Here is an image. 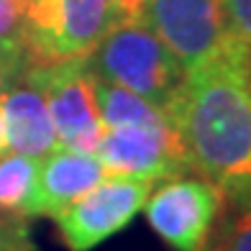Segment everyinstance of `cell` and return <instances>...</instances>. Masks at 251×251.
I'll return each instance as SVG.
<instances>
[{
  "label": "cell",
  "mask_w": 251,
  "mask_h": 251,
  "mask_svg": "<svg viewBox=\"0 0 251 251\" xmlns=\"http://www.w3.org/2000/svg\"><path fill=\"white\" fill-rule=\"evenodd\" d=\"M169 121L187 169L223 192L251 187V72L241 47L187 72Z\"/></svg>",
  "instance_id": "1"
},
{
  "label": "cell",
  "mask_w": 251,
  "mask_h": 251,
  "mask_svg": "<svg viewBox=\"0 0 251 251\" xmlns=\"http://www.w3.org/2000/svg\"><path fill=\"white\" fill-rule=\"evenodd\" d=\"M87 67L93 75L149 100L167 116L187 79L185 67L144 18H128L113 26L87 56Z\"/></svg>",
  "instance_id": "2"
},
{
  "label": "cell",
  "mask_w": 251,
  "mask_h": 251,
  "mask_svg": "<svg viewBox=\"0 0 251 251\" xmlns=\"http://www.w3.org/2000/svg\"><path fill=\"white\" fill-rule=\"evenodd\" d=\"M133 16L128 0H26L24 54L33 67L87 59L105 33Z\"/></svg>",
  "instance_id": "3"
},
{
  "label": "cell",
  "mask_w": 251,
  "mask_h": 251,
  "mask_svg": "<svg viewBox=\"0 0 251 251\" xmlns=\"http://www.w3.org/2000/svg\"><path fill=\"white\" fill-rule=\"evenodd\" d=\"M154 182L136 177L108 175L93 190L77 198L51 218L56 221L59 236L70 251H90L123 231L144 210Z\"/></svg>",
  "instance_id": "4"
},
{
  "label": "cell",
  "mask_w": 251,
  "mask_h": 251,
  "mask_svg": "<svg viewBox=\"0 0 251 251\" xmlns=\"http://www.w3.org/2000/svg\"><path fill=\"white\" fill-rule=\"evenodd\" d=\"M144 24L192 72L231 47L221 0H144Z\"/></svg>",
  "instance_id": "5"
},
{
  "label": "cell",
  "mask_w": 251,
  "mask_h": 251,
  "mask_svg": "<svg viewBox=\"0 0 251 251\" xmlns=\"http://www.w3.org/2000/svg\"><path fill=\"white\" fill-rule=\"evenodd\" d=\"M95 156L108 175L136 179H175L187 169L177 131L169 118L102 128Z\"/></svg>",
  "instance_id": "6"
},
{
  "label": "cell",
  "mask_w": 251,
  "mask_h": 251,
  "mask_svg": "<svg viewBox=\"0 0 251 251\" xmlns=\"http://www.w3.org/2000/svg\"><path fill=\"white\" fill-rule=\"evenodd\" d=\"M226 192L208 179H169L144 202L146 221L175 251H202Z\"/></svg>",
  "instance_id": "7"
},
{
  "label": "cell",
  "mask_w": 251,
  "mask_h": 251,
  "mask_svg": "<svg viewBox=\"0 0 251 251\" xmlns=\"http://www.w3.org/2000/svg\"><path fill=\"white\" fill-rule=\"evenodd\" d=\"M36 75L47 95L56 144L62 149L95 154L102 133V121L87 59L36 67Z\"/></svg>",
  "instance_id": "8"
},
{
  "label": "cell",
  "mask_w": 251,
  "mask_h": 251,
  "mask_svg": "<svg viewBox=\"0 0 251 251\" xmlns=\"http://www.w3.org/2000/svg\"><path fill=\"white\" fill-rule=\"evenodd\" d=\"M0 113L8 151L44 159L59 146L47 95L33 64H26L0 93Z\"/></svg>",
  "instance_id": "9"
},
{
  "label": "cell",
  "mask_w": 251,
  "mask_h": 251,
  "mask_svg": "<svg viewBox=\"0 0 251 251\" xmlns=\"http://www.w3.org/2000/svg\"><path fill=\"white\" fill-rule=\"evenodd\" d=\"M108 172L95 154L72 151L56 146L51 154L39 159V208L41 215H54L67 208L87 190H93Z\"/></svg>",
  "instance_id": "10"
},
{
  "label": "cell",
  "mask_w": 251,
  "mask_h": 251,
  "mask_svg": "<svg viewBox=\"0 0 251 251\" xmlns=\"http://www.w3.org/2000/svg\"><path fill=\"white\" fill-rule=\"evenodd\" d=\"M0 213L36 218L39 208V159L26 154H0Z\"/></svg>",
  "instance_id": "11"
},
{
  "label": "cell",
  "mask_w": 251,
  "mask_h": 251,
  "mask_svg": "<svg viewBox=\"0 0 251 251\" xmlns=\"http://www.w3.org/2000/svg\"><path fill=\"white\" fill-rule=\"evenodd\" d=\"M228 36L236 47H241L251 62V0H221Z\"/></svg>",
  "instance_id": "12"
},
{
  "label": "cell",
  "mask_w": 251,
  "mask_h": 251,
  "mask_svg": "<svg viewBox=\"0 0 251 251\" xmlns=\"http://www.w3.org/2000/svg\"><path fill=\"white\" fill-rule=\"evenodd\" d=\"M24 8L26 0H0V47L24 49Z\"/></svg>",
  "instance_id": "13"
},
{
  "label": "cell",
  "mask_w": 251,
  "mask_h": 251,
  "mask_svg": "<svg viewBox=\"0 0 251 251\" xmlns=\"http://www.w3.org/2000/svg\"><path fill=\"white\" fill-rule=\"evenodd\" d=\"M0 251H36L31 244L26 218L0 213Z\"/></svg>",
  "instance_id": "14"
},
{
  "label": "cell",
  "mask_w": 251,
  "mask_h": 251,
  "mask_svg": "<svg viewBox=\"0 0 251 251\" xmlns=\"http://www.w3.org/2000/svg\"><path fill=\"white\" fill-rule=\"evenodd\" d=\"M221 251H251V202L228 221L221 238Z\"/></svg>",
  "instance_id": "15"
},
{
  "label": "cell",
  "mask_w": 251,
  "mask_h": 251,
  "mask_svg": "<svg viewBox=\"0 0 251 251\" xmlns=\"http://www.w3.org/2000/svg\"><path fill=\"white\" fill-rule=\"evenodd\" d=\"M8 151V146H5V126H3V113H0V154Z\"/></svg>",
  "instance_id": "16"
},
{
  "label": "cell",
  "mask_w": 251,
  "mask_h": 251,
  "mask_svg": "<svg viewBox=\"0 0 251 251\" xmlns=\"http://www.w3.org/2000/svg\"><path fill=\"white\" fill-rule=\"evenodd\" d=\"M128 5L133 10V16H139L141 18V10H144V0H128Z\"/></svg>",
  "instance_id": "17"
},
{
  "label": "cell",
  "mask_w": 251,
  "mask_h": 251,
  "mask_svg": "<svg viewBox=\"0 0 251 251\" xmlns=\"http://www.w3.org/2000/svg\"><path fill=\"white\" fill-rule=\"evenodd\" d=\"M249 72H251V62H249Z\"/></svg>",
  "instance_id": "18"
}]
</instances>
